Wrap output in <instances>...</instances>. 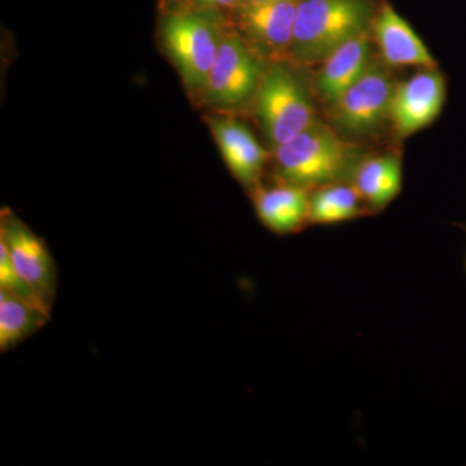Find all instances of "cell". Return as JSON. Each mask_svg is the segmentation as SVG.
<instances>
[{"label":"cell","mask_w":466,"mask_h":466,"mask_svg":"<svg viewBox=\"0 0 466 466\" xmlns=\"http://www.w3.org/2000/svg\"><path fill=\"white\" fill-rule=\"evenodd\" d=\"M229 27L225 11L159 0V42L189 91L204 92Z\"/></svg>","instance_id":"obj_1"},{"label":"cell","mask_w":466,"mask_h":466,"mask_svg":"<svg viewBox=\"0 0 466 466\" xmlns=\"http://www.w3.org/2000/svg\"><path fill=\"white\" fill-rule=\"evenodd\" d=\"M363 157L360 147L317 119L289 142L275 148L276 179L309 191L329 184L351 183Z\"/></svg>","instance_id":"obj_2"},{"label":"cell","mask_w":466,"mask_h":466,"mask_svg":"<svg viewBox=\"0 0 466 466\" xmlns=\"http://www.w3.org/2000/svg\"><path fill=\"white\" fill-rule=\"evenodd\" d=\"M373 0H300L289 56L294 63L323 61L349 39L368 33Z\"/></svg>","instance_id":"obj_3"},{"label":"cell","mask_w":466,"mask_h":466,"mask_svg":"<svg viewBox=\"0 0 466 466\" xmlns=\"http://www.w3.org/2000/svg\"><path fill=\"white\" fill-rule=\"evenodd\" d=\"M254 100L272 148L289 142L318 119L308 86L281 61L266 66Z\"/></svg>","instance_id":"obj_4"},{"label":"cell","mask_w":466,"mask_h":466,"mask_svg":"<svg viewBox=\"0 0 466 466\" xmlns=\"http://www.w3.org/2000/svg\"><path fill=\"white\" fill-rule=\"evenodd\" d=\"M265 69L263 58L231 26L220 43L202 97L223 112L244 108L256 97Z\"/></svg>","instance_id":"obj_5"},{"label":"cell","mask_w":466,"mask_h":466,"mask_svg":"<svg viewBox=\"0 0 466 466\" xmlns=\"http://www.w3.org/2000/svg\"><path fill=\"white\" fill-rule=\"evenodd\" d=\"M300 0H244L227 11L231 26L262 58L289 56Z\"/></svg>","instance_id":"obj_6"},{"label":"cell","mask_w":466,"mask_h":466,"mask_svg":"<svg viewBox=\"0 0 466 466\" xmlns=\"http://www.w3.org/2000/svg\"><path fill=\"white\" fill-rule=\"evenodd\" d=\"M0 240L5 242L15 268L50 315L57 294V268L46 242L8 208L2 211Z\"/></svg>","instance_id":"obj_7"},{"label":"cell","mask_w":466,"mask_h":466,"mask_svg":"<svg viewBox=\"0 0 466 466\" xmlns=\"http://www.w3.org/2000/svg\"><path fill=\"white\" fill-rule=\"evenodd\" d=\"M394 88L391 76L372 64L354 85L328 104L333 124L346 134L375 133L389 119Z\"/></svg>","instance_id":"obj_8"},{"label":"cell","mask_w":466,"mask_h":466,"mask_svg":"<svg viewBox=\"0 0 466 466\" xmlns=\"http://www.w3.org/2000/svg\"><path fill=\"white\" fill-rule=\"evenodd\" d=\"M446 99V82L435 67L395 85L389 119L400 139L417 133L440 116Z\"/></svg>","instance_id":"obj_9"},{"label":"cell","mask_w":466,"mask_h":466,"mask_svg":"<svg viewBox=\"0 0 466 466\" xmlns=\"http://www.w3.org/2000/svg\"><path fill=\"white\" fill-rule=\"evenodd\" d=\"M208 125L235 179L248 191L262 186L268 152L248 126L226 116H210Z\"/></svg>","instance_id":"obj_10"},{"label":"cell","mask_w":466,"mask_h":466,"mask_svg":"<svg viewBox=\"0 0 466 466\" xmlns=\"http://www.w3.org/2000/svg\"><path fill=\"white\" fill-rule=\"evenodd\" d=\"M373 36L381 56L391 66L435 67L433 55L410 24L388 3L377 11Z\"/></svg>","instance_id":"obj_11"},{"label":"cell","mask_w":466,"mask_h":466,"mask_svg":"<svg viewBox=\"0 0 466 466\" xmlns=\"http://www.w3.org/2000/svg\"><path fill=\"white\" fill-rule=\"evenodd\" d=\"M251 195L257 216L269 231L291 235L309 225V189L278 180L275 186L258 187Z\"/></svg>","instance_id":"obj_12"},{"label":"cell","mask_w":466,"mask_h":466,"mask_svg":"<svg viewBox=\"0 0 466 466\" xmlns=\"http://www.w3.org/2000/svg\"><path fill=\"white\" fill-rule=\"evenodd\" d=\"M321 63L323 66L319 70L315 90L325 103L330 104L372 66L368 33L349 39Z\"/></svg>","instance_id":"obj_13"},{"label":"cell","mask_w":466,"mask_h":466,"mask_svg":"<svg viewBox=\"0 0 466 466\" xmlns=\"http://www.w3.org/2000/svg\"><path fill=\"white\" fill-rule=\"evenodd\" d=\"M401 183V158L397 153L364 156L351 177L370 213L385 210L400 196Z\"/></svg>","instance_id":"obj_14"},{"label":"cell","mask_w":466,"mask_h":466,"mask_svg":"<svg viewBox=\"0 0 466 466\" xmlns=\"http://www.w3.org/2000/svg\"><path fill=\"white\" fill-rule=\"evenodd\" d=\"M370 210L351 183H336L309 191V223L339 225L364 216Z\"/></svg>","instance_id":"obj_15"},{"label":"cell","mask_w":466,"mask_h":466,"mask_svg":"<svg viewBox=\"0 0 466 466\" xmlns=\"http://www.w3.org/2000/svg\"><path fill=\"white\" fill-rule=\"evenodd\" d=\"M50 315L41 309L0 289V350L7 352L41 330Z\"/></svg>","instance_id":"obj_16"},{"label":"cell","mask_w":466,"mask_h":466,"mask_svg":"<svg viewBox=\"0 0 466 466\" xmlns=\"http://www.w3.org/2000/svg\"><path fill=\"white\" fill-rule=\"evenodd\" d=\"M0 289L9 291V293L14 294L18 299L32 303V305L36 306V308L41 309L45 312V309L39 305L38 299L34 296L32 289L27 287L25 281L18 275L14 262H12L11 256H9L7 247H5V242L2 240H0Z\"/></svg>","instance_id":"obj_17"},{"label":"cell","mask_w":466,"mask_h":466,"mask_svg":"<svg viewBox=\"0 0 466 466\" xmlns=\"http://www.w3.org/2000/svg\"><path fill=\"white\" fill-rule=\"evenodd\" d=\"M184 5H193L198 8L217 9V11H229V9L240 5L244 0H177Z\"/></svg>","instance_id":"obj_18"},{"label":"cell","mask_w":466,"mask_h":466,"mask_svg":"<svg viewBox=\"0 0 466 466\" xmlns=\"http://www.w3.org/2000/svg\"><path fill=\"white\" fill-rule=\"evenodd\" d=\"M461 228L464 229V231H466V227L465 226H461ZM465 271H466V260H465Z\"/></svg>","instance_id":"obj_19"},{"label":"cell","mask_w":466,"mask_h":466,"mask_svg":"<svg viewBox=\"0 0 466 466\" xmlns=\"http://www.w3.org/2000/svg\"><path fill=\"white\" fill-rule=\"evenodd\" d=\"M256 2H263V0H256Z\"/></svg>","instance_id":"obj_20"}]
</instances>
